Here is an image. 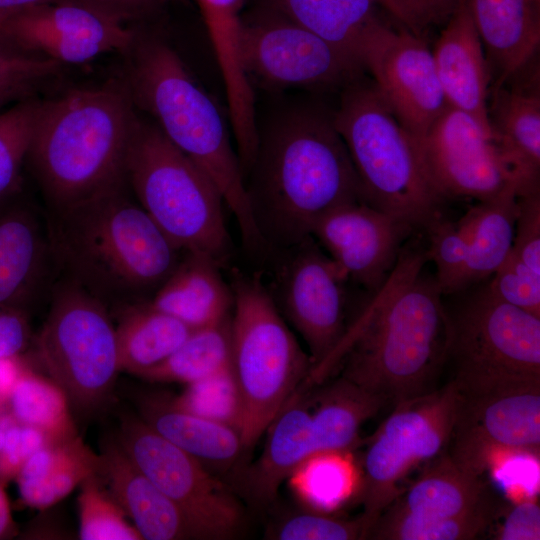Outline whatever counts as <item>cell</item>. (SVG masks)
<instances>
[{
	"instance_id": "obj_38",
	"label": "cell",
	"mask_w": 540,
	"mask_h": 540,
	"mask_svg": "<svg viewBox=\"0 0 540 540\" xmlns=\"http://www.w3.org/2000/svg\"><path fill=\"white\" fill-rule=\"evenodd\" d=\"M79 487V539L143 540L100 474L87 477Z\"/></svg>"
},
{
	"instance_id": "obj_24",
	"label": "cell",
	"mask_w": 540,
	"mask_h": 540,
	"mask_svg": "<svg viewBox=\"0 0 540 540\" xmlns=\"http://www.w3.org/2000/svg\"><path fill=\"white\" fill-rule=\"evenodd\" d=\"M305 391L300 386L272 421L260 457L242 475L243 491L258 505L271 503L293 470L316 453Z\"/></svg>"
},
{
	"instance_id": "obj_49",
	"label": "cell",
	"mask_w": 540,
	"mask_h": 540,
	"mask_svg": "<svg viewBox=\"0 0 540 540\" xmlns=\"http://www.w3.org/2000/svg\"><path fill=\"white\" fill-rule=\"evenodd\" d=\"M31 339L27 310L0 306V358L25 354Z\"/></svg>"
},
{
	"instance_id": "obj_14",
	"label": "cell",
	"mask_w": 540,
	"mask_h": 540,
	"mask_svg": "<svg viewBox=\"0 0 540 540\" xmlns=\"http://www.w3.org/2000/svg\"><path fill=\"white\" fill-rule=\"evenodd\" d=\"M463 396L448 445L458 467L481 477L504 456H539L540 383Z\"/></svg>"
},
{
	"instance_id": "obj_30",
	"label": "cell",
	"mask_w": 540,
	"mask_h": 540,
	"mask_svg": "<svg viewBox=\"0 0 540 540\" xmlns=\"http://www.w3.org/2000/svg\"><path fill=\"white\" fill-rule=\"evenodd\" d=\"M517 196V185L511 184L460 217L468 233V256L459 291L490 279L505 261L514 238Z\"/></svg>"
},
{
	"instance_id": "obj_41",
	"label": "cell",
	"mask_w": 540,
	"mask_h": 540,
	"mask_svg": "<svg viewBox=\"0 0 540 540\" xmlns=\"http://www.w3.org/2000/svg\"><path fill=\"white\" fill-rule=\"evenodd\" d=\"M63 65L28 52L0 36V112L8 105L35 97V92L59 75Z\"/></svg>"
},
{
	"instance_id": "obj_5",
	"label": "cell",
	"mask_w": 540,
	"mask_h": 540,
	"mask_svg": "<svg viewBox=\"0 0 540 540\" xmlns=\"http://www.w3.org/2000/svg\"><path fill=\"white\" fill-rule=\"evenodd\" d=\"M124 83L81 88L41 102L27 158L50 209L125 181L137 119Z\"/></svg>"
},
{
	"instance_id": "obj_47",
	"label": "cell",
	"mask_w": 540,
	"mask_h": 540,
	"mask_svg": "<svg viewBox=\"0 0 540 540\" xmlns=\"http://www.w3.org/2000/svg\"><path fill=\"white\" fill-rule=\"evenodd\" d=\"M50 444L41 431L16 421L8 430L0 450V479L7 485L32 454Z\"/></svg>"
},
{
	"instance_id": "obj_31",
	"label": "cell",
	"mask_w": 540,
	"mask_h": 540,
	"mask_svg": "<svg viewBox=\"0 0 540 540\" xmlns=\"http://www.w3.org/2000/svg\"><path fill=\"white\" fill-rule=\"evenodd\" d=\"M193 330L149 302L128 306L115 326L120 371L137 376L161 363Z\"/></svg>"
},
{
	"instance_id": "obj_37",
	"label": "cell",
	"mask_w": 540,
	"mask_h": 540,
	"mask_svg": "<svg viewBox=\"0 0 540 540\" xmlns=\"http://www.w3.org/2000/svg\"><path fill=\"white\" fill-rule=\"evenodd\" d=\"M494 511L438 519L415 516L388 507L373 525L368 539L471 540L491 523Z\"/></svg>"
},
{
	"instance_id": "obj_15",
	"label": "cell",
	"mask_w": 540,
	"mask_h": 540,
	"mask_svg": "<svg viewBox=\"0 0 540 540\" xmlns=\"http://www.w3.org/2000/svg\"><path fill=\"white\" fill-rule=\"evenodd\" d=\"M359 55L400 123L416 140L422 138L448 106L423 37L375 17L362 34Z\"/></svg>"
},
{
	"instance_id": "obj_2",
	"label": "cell",
	"mask_w": 540,
	"mask_h": 540,
	"mask_svg": "<svg viewBox=\"0 0 540 540\" xmlns=\"http://www.w3.org/2000/svg\"><path fill=\"white\" fill-rule=\"evenodd\" d=\"M246 177L256 228L267 248L280 251L312 236L330 211L364 202L333 114L317 108L287 113L259 135Z\"/></svg>"
},
{
	"instance_id": "obj_33",
	"label": "cell",
	"mask_w": 540,
	"mask_h": 540,
	"mask_svg": "<svg viewBox=\"0 0 540 540\" xmlns=\"http://www.w3.org/2000/svg\"><path fill=\"white\" fill-rule=\"evenodd\" d=\"M360 478L350 451H321L300 463L287 481L293 495L307 509L334 513L357 497Z\"/></svg>"
},
{
	"instance_id": "obj_36",
	"label": "cell",
	"mask_w": 540,
	"mask_h": 540,
	"mask_svg": "<svg viewBox=\"0 0 540 540\" xmlns=\"http://www.w3.org/2000/svg\"><path fill=\"white\" fill-rule=\"evenodd\" d=\"M7 404L15 420L41 431L51 444H60L79 434L65 392L49 377L25 370Z\"/></svg>"
},
{
	"instance_id": "obj_11",
	"label": "cell",
	"mask_w": 540,
	"mask_h": 540,
	"mask_svg": "<svg viewBox=\"0 0 540 540\" xmlns=\"http://www.w3.org/2000/svg\"><path fill=\"white\" fill-rule=\"evenodd\" d=\"M464 396L451 380L440 389L394 405L369 440L357 494L370 531L401 493L400 484L419 464L448 447ZM370 533V532H369Z\"/></svg>"
},
{
	"instance_id": "obj_53",
	"label": "cell",
	"mask_w": 540,
	"mask_h": 540,
	"mask_svg": "<svg viewBox=\"0 0 540 540\" xmlns=\"http://www.w3.org/2000/svg\"><path fill=\"white\" fill-rule=\"evenodd\" d=\"M57 0H0V24L33 6Z\"/></svg>"
},
{
	"instance_id": "obj_34",
	"label": "cell",
	"mask_w": 540,
	"mask_h": 540,
	"mask_svg": "<svg viewBox=\"0 0 540 540\" xmlns=\"http://www.w3.org/2000/svg\"><path fill=\"white\" fill-rule=\"evenodd\" d=\"M232 365L231 317L195 329L161 363L137 377L154 383L191 384Z\"/></svg>"
},
{
	"instance_id": "obj_19",
	"label": "cell",
	"mask_w": 540,
	"mask_h": 540,
	"mask_svg": "<svg viewBox=\"0 0 540 540\" xmlns=\"http://www.w3.org/2000/svg\"><path fill=\"white\" fill-rule=\"evenodd\" d=\"M414 233L419 232L396 217L355 202L324 215L314 226L312 237L349 282L375 294Z\"/></svg>"
},
{
	"instance_id": "obj_22",
	"label": "cell",
	"mask_w": 540,
	"mask_h": 540,
	"mask_svg": "<svg viewBox=\"0 0 540 540\" xmlns=\"http://www.w3.org/2000/svg\"><path fill=\"white\" fill-rule=\"evenodd\" d=\"M432 54L448 105L471 115L492 135L487 115L490 72L465 1L444 25Z\"/></svg>"
},
{
	"instance_id": "obj_52",
	"label": "cell",
	"mask_w": 540,
	"mask_h": 540,
	"mask_svg": "<svg viewBox=\"0 0 540 540\" xmlns=\"http://www.w3.org/2000/svg\"><path fill=\"white\" fill-rule=\"evenodd\" d=\"M5 488L6 484L0 479V540L10 539L18 533Z\"/></svg>"
},
{
	"instance_id": "obj_54",
	"label": "cell",
	"mask_w": 540,
	"mask_h": 540,
	"mask_svg": "<svg viewBox=\"0 0 540 540\" xmlns=\"http://www.w3.org/2000/svg\"><path fill=\"white\" fill-rule=\"evenodd\" d=\"M15 422L16 420L9 410L7 400L0 398V450L8 430Z\"/></svg>"
},
{
	"instance_id": "obj_28",
	"label": "cell",
	"mask_w": 540,
	"mask_h": 540,
	"mask_svg": "<svg viewBox=\"0 0 540 540\" xmlns=\"http://www.w3.org/2000/svg\"><path fill=\"white\" fill-rule=\"evenodd\" d=\"M389 507L438 519L494 511L481 477L462 470L445 452L433 459Z\"/></svg>"
},
{
	"instance_id": "obj_51",
	"label": "cell",
	"mask_w": 540,
	"mask_h": 540,
	"mask_svg": "<svg viewBox=\"0 0 540 540\" xmlns=\"http://www.w3.org/2000/svg\"><path fill=\"white\" fill-rule=\"evenodd\" d=\"M30 366L24 354L0 358V398L8 400L19 379Z\"/></svg>"
},
{
	"instance_id": "obj_43",
	"label": "cell",
	"mask_w": 540,
	"mask_h": 540,
	"mask_svg": "<svg viewBox=\"0 0 540 540\" xmlns=\"http://www.w3.org/2000/svg\"><path fill=\"white\" fill-rule=\"evenodd\" d=\"M370 529L358 516L347 519L334 513L295 512L274 524L268 538L278 540H356L368 539Z\"/></svg>"
},
{
	"instance_id": "obj_32",
	"label": "cell",
	"mask_w": 540,
	"mask_h": 540,
	"mask_svg": "<svg viewBox=\"0 0 540 540\" xmlns=\"http://www.w3.org/2000/svg\"><path fill=\"white\" fill-rule=\"evenodd\" d=\"M311 400L316 452L350 451L362 424L384 405L381 399L342 377Z\"/></svg>"
},
{
	"instance_id": "obj_40",
	"label": "cell",
	"mask_w": 540,
	"mask_h": 540,
	"mask_svg": "<svg viewBox=\"0 0 540 540\" xmlns=\"http://www.w3.org/2000/svg\"><path fill=\"white\" fill-rule=\"evenodd\" d=\"M41 102L31 97L0 112V202L19 184Z\"/></svg>"
},
{
	"instance_id": "obj_13",
	"label": "cell",
	"mask_w": 540,
	"mask_h": 540,
	"mask_svg": "<svg viewBox=\"0 0 540 540\" xmlns=\"http://www.w3.org/2000/svg\"><path fill=\"white\" fill-rule=\"evenodd\" d=\"M239 57L249 81L254 78L273 89H343L365 70L357 54L323 40L280 12L242 19Z\"/></svg>"
},
{
	"instance_id": "obj_20",
	"label": "cell",
	"mask_w": 540,
	"mask_h": 540,
	"mask_svg": "<svg viewBox=\"0 0 540 540\" xmlns=\"http://www.w3.org/2000/svg\"><path fill=\"white\" fill-rule=\"evenodd\" d=\"M487 115L495 142L513 169L518 196L540 191V82L534 57L491 88Z\"/></svg>"
},
{
	"instance_id": "obj_9",
	"label": "cell",
	"mask_w": 540,
	"mask_h": 540,
	"mask_svg": "<svg viewBox=\"0 0 540 540\" xmlns=\"http://www.w3.org/2000/svg\"><path fill=\"white\" fill-rule=\"evenodd\" d=\"M446 363L463 395L540 383V317L499 298L488 280L451 294Z\"/></svg>"
},
{
	"instance_id": "obj_1",
	"label": "cell",
	"mask_w": 540,
	"mask_h": 540,
	"mask_svg": "<svg viewBox=\"0 0 540 540\" xmlns=\"http://www.w3.org/2000/svg\"><path fill=\"white\" fill-rule=\"evenodd\" d=\"M405 242L390 276L347 327L327 360L305 384H321L336 369L342 378L396 405L432 390L446 364L450 323L428 262L425 239Z\"/></svg>"
},
{
	"instance_id": "obj_29",
	"label": "cell",
	"mask_w": 540,
	"mask_h": 540,
	"mask_svg": "<svg viewBox=\"0 0 540 540\" xmlns=\"http://www.w3.org/2000/svg\"><path fill=\"white\" fill-rule=\"evenodd\" d=\"M102 461L78 435L32 454L16 478L22 504L45 510L68 496L87 477L100 474Z\"/></svg>"
},
{
	"instance_id": "obj_35",
	"label": "cell",
	"mask_w": 540,
	"mask_h": 540,
	"mask_svg": "<svg viewBox=\"0 0 540 540\" xmlns=\"http://www.w3.org/2000/svg\"><path fill=\"white\" fill-rule=\"evenodd\" d=\"M281 14L359 57V43L378 0H274ZM361 59V58H360Z\"/></svg>"
},
{
	"instance_id": "obj_46",
	"label": "cell",
	"mask_w": 540,
	"mask_h": 540,
	"mask_svg": "<svg viewBox=\"0 0 540 540\" xmlns=\"http://www.w3.org/2000/svg\"><path fill=\"white\" fill-rule=\"evenodd\" d=\"M205 22L212 47L230 51L237 46L244 0H195Z\"/></svg>"
},
{
	"instance_id": "obj_18",
	"label": "cell",
	"mask_w": 540,
	"mask_h": 540,
	"mask_svg": "<svg viewBox=\"0 0 540 540\" xmlns=\"http://www.w3.org/2000/svg\"><path fill=\"white\" fill-rule=\"evenodd\" d=\"M15 46L64 64H81L110 52H127L136 33L91 7L64 0L33 6L0 24Z\"/></svg>"
},
{
	"instance_id": "obj_39",
	"label": "cell",
	"mask_w": 540,
	"mask_h": 540,
	"mask_svg": "<svg viewBox=\"0 0 540 540\" xmlns=\"http://www.w3.org/2000/svg\"><path fill=\"white\" fill-rule=\"evenodd\" d=\"M173 403L192 414L216 421L239 432L243 404L232 365L202 380L186 385Z\"/></svg>"
},
{
	"instance_id": "obj_25",
	"label": "cell",
	"mask_w": 540,
	"mask_h": 540,
	"mask_svg": "<svg viewBox=\"0 0 540 540\" xmlns=\"http://www.w3.org/2000/svg\"><path fill=\"white\" fill-rule=\"evenodd\" d=\"M132 400L147 425L207 469H227L244 452L236 429L177 407L171 395L139 391Z\"/></svg>"
},
{
	"instance_id": "obj_3",
	"label": "cell",
	"mask_w": 540,
	"mask_h": 540,
	"mask_svg": "<svg viewBox=\"0 0 540 540\" xmlns=\"http://www.w3.org/2000/svg\"><path fill=\"white\" fill-rule=\"evenodd\" d=\"M125 186L50 209L51 255L100 299L156 291L179 263L180 250Z\"/></svg>"
},
{
	"instance_id": "obj_21",
	"label": "cell",
	"mask_w": 540,
	"mask_h": 540,
	"mask_svg": "<svg viewBox=\"0 0 540 540\" xmlns=\"http://www.w3.org/2000/svg\"><path fill=\"white\" fill-rule=\"evenodd\" d=\"M100 476L143 540L202 539L185 514L133 463L116 438L101 445Z\"/></svg>"
},
{
	"instance_id": "obj_6",
	"label": "cell",
	"mask_w": 540,
	"mask_h": 540,
	"mask_svg": "<svg viewBox=\"0 0 540 540\" xmlns=\"http://www.w3.org/2000/svg\"><path fill=\"white\" fill-rule=\"evenodd\" d=\"M356 171L363 201L423 233L443 217L439 196L416 139L373 81L360 77L342 89L333 113Z\"/></svg>"
},
{
	"instance_id": "obj_8",
	"label": "cell",
	"mask_w": 540,
	"mask_h": 540,
	"mask_svg": "<svg viewBox=\"0 0 540 540\" xmlns=\"http://www.w3.org/2000/svg\"><path fill=\"white\" fill-rule=\"evenodd\" d=\"M233 270L232 367L242 398L239 435L246 451L306 380L312 361L287 327L261 276Z\"/></svg>"
},
{
	"instance_id": "obj_45",
	"label": "cell",
	"mask_w": 540,
	"mask_h": 540,
	"mask_svg": "<svg viewBox=\"0 0 540 540\" xmlns=\"http://www.w3.org/2000/svg\"><path fill=\"white\" fill-rule=\"evenodd\" d=\"M465 0H378L411 33L423 37L432 27L445 25Z\"/></svg>"
},
{
	"instance_id": "obj_12",
	"label": "cell",
	"mask_w": 540,
	"mask_h": 540,
	"mask_svg": "<svg viewBox=\"0 0 540 540\" xmlns=\"http://www.w3.org/2000/svg\"><path fill=\"white\" fill-rule=\"evenodd\" d=\"M116 440L133 463L185 514L204 540L237 535L244 512L231 489L162 437L135 411L119 410Z\"/></svg>"
},
{
	"instance_id": "obj_27",
	"label": "cell",
	"mask_w": 540,
	"mask_h": 540,
	"mask_svg": "<svg viewBox=\"0 0 540 540\" xmlns=\"http://www.w3.org/2000/svg\"><path fill=\"white\" fill-rule=\"evenodd\" d=\"M49 253L48 238L31 211H0V306L27 310L42 284Z\"/></svg>"
},
{
	"instance_id": "obj_42",
	"label": "cell",
	"mask_w": 540,
	"mask_h": 540,
	"mask_svg": "<svg viewBox=\"0 0 540 540\" xmlns=\"http://www.w3.org/2000/svg\"><path fill=\"white\" fill-rule=\"evenodd\" d=\"M428 262L435 266L434 276L443 296L459 291L468 256V233L462 220L441 217L423 233Z\"/></svg>"
},
{
	"instance_id": "obj_48",
	"label": "cell",
	"mask_w": 540,
	"mask_h": 540,
	"mask_svg": "<svg viewBox=\"0 0 540 540\" xmlns=\"http://www.w3.org/2000/svg\"><path fill=\"white\" fill-rule=\"evenodd\" d=\"M494 536L498 540H539L540 507L535 497L512 504Z\"/></svg>"
},
{
	"instance_id": "obj_26",
	"label": "cell",
	"mask_w": 540,
	"mask_h": 540,
	"mask_svg": "<svg viewBox=\"0 0 540 540\" xmlns=\"http://www.w3.org/2000/svg\"><path fill=\"white\" fill-rule=\"evenodd\" d=\"M186 254L149 303L192 329L226 319L233 296L222 279L221 268L206 255Z\"/></svg>"
},
{
	"instance_id": "obj_7",
	"label": "cell",
	"mask_w": 540,
	"mask_h": 540,
	"mask_svg": "<svg viewBox=\"0 0 540 540\" xmlns=\"http://www.w3.org/2000/svg\"><path fill=\"white\" fill-rule=\"evenodd\" d=\"M124 173L136 201L180 251L227 265L233 244L219 190L153 122L138 116Z\"/></svg>"
},
{
	"instance_id": "obj_17",
	"label": "cell",
	"mask_w": 540,
	"mask_h": 540,
	"mask_svg": "<svg viewBox=\"0 0 540 540\" xmlns=\"http://www.w3.org/2000/svg\"><path fill=\"white\" fill-rule=\"evenodd\" d=\"M282 252L286 257L276 271L275 294L309 348L312 371L346 332L349 281L312 236Z\"/></svg>"
},
{
	"instance_id": "obj_50",
	"label": "cell",
	"mask_w": 540,
	"mask_h": 540,
	"mask_svg": "<svg viewBox=\"0 0 540 540\" xmlns=\"http://www.w3.org/2000/svg\"><path fill=\"white\" fill-rule=\"evenodd\" d=\"M102 12L122 23L145 15L165 0H64Z\"/></svg>"
},
{
	"instance_id": "obj_10",
	"label": "cell",
	"mask_w": 540,
	"mask_h": 540,
	"mask_svg": "<svg viewBox=\"0 0 540 540\" xmlns=\"http://www.w3.org/2000/svg\"><path fill=\"white\" fill-rule=\"evenodd\" d=\"M35 347L73 414L93 417L109 406L121 371L115 325L99 297L69 278L58 285Z\"/></svg>"
},
{
	"instance_id": "obj_23",
	"label": "cell",
	"mask_w": 540,
	"mask_h": 540,
	"mask_svg": "<svg viewBox=\"0 0 540 540\" xmlns=\"http://www.w3.org/2000/svg\"><path fill=\"white\" fill-rule=\"evenodd\" d=\"M482 43L491 88L538 55L540 0H465Z\"/></svg>"
},
{
	"instance_id": "obj_44",
	"label": "cell",
	"mask_w": 540,
	"mask_h": 540,
	"mask_svg": "<svg viewBox=\"0 0 540 540\" xmlns=\"http://www.w3.org/2000/svg\"><path fill=\"white\" fill-rule=\"evenodd\" d=\"M517 198L514 238L506 258L540 275V191Z\"/></svg>"
},
{
	"instance_id": "obj_4",
	"label": "cell",
	"mask_w": 540,
	"mask_h": 540,
	"mask_svg": "<svg viewBox=\"0 0 540 540\" xmlns=\"http://www.w3.org/2000/svg\"><path fill=\"white\" fill-rule=\"evenodd\" d=\"M127 52L123 83L134 107L149 114L164 136L213 181L237 221L244 247L265 250L239 158L216 103L164 40L136 36Z\"/></svg>"
},
{
	"instance_id": "obj_16",
	"label": "cell",
	"mask_w": 540,
	"mask_h": 540,
	"mask_svg": "<svg viewBox=\"0 0 540 540\" xmlns=\"http://www.w3.org/2000/svg\"><path fill=\"white\" fill-rule=\"evenodd\" d=\"M432 185L444 200L484 201L517 177L493 136L471 115L447 106L416 140Z\"/></svg>"
}]
</instances>
